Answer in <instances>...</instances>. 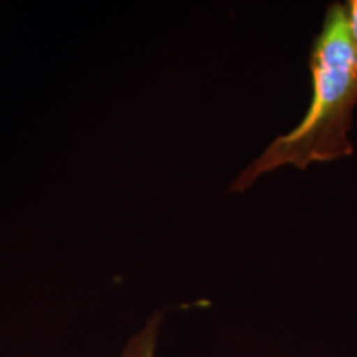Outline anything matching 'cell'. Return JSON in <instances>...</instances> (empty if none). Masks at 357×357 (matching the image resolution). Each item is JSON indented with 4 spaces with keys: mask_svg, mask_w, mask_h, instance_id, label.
Here are the masks:
<instances>
[{
    "mask_svg": "<svg viewBox=\"0 0 357 357\" xmlns=\"http://www.w3.org/2000/svg\"><path fill=\"white\" fill-rule=\"evenodd\" d=\"M344 12H346L347 30H349L352 47H354V52L357 55V0L344 2Z\"/></svg>",
    "mask_w": 357,
    "mask_h": 357,
    "instance_id": "cell-3",
    "label": "cell"
},
{
    "mask_svg": "<svg viewBox=\"0 0 357 357\" xmlns=\"http://www.w3.org/2000/svg\"><path fill=\"white\" fill-rule=\"evenodd\" d=\"M164 312H154L141 331L136 333L129 339L119 357H155V347H158L159 329L162 323Z\"/></svg>",
    "mask_w": 357,
    "mask_h": 357,
    "instance_id": "cell-2",
    "label": "cell"
},
{
    "mask_svg": "<svg viewBox=\"0 0 357 357\" xmlns=\"http://www.w3.org/2000/svg\"><path fill=\"white\" fill-rule=\"evenodd\" d=\"M310 71L312 93L306 114L235 178L230 192L247 190L258 177L278 167L305 171L312 162H331L354 153L349 131L357 106V55L347 30L344 3L328 7L311 47Z\"/></svg>",
    "mask_w": 357,
    "mask_h": 357,
    "instance_id": "cell-1",
    "label": "cell"
}]
</instances>
